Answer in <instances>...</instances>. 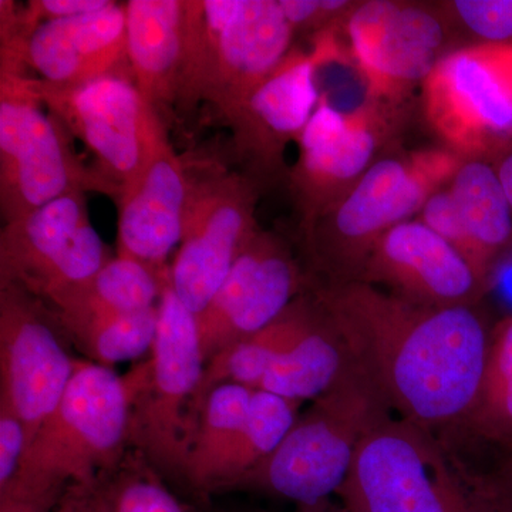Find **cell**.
<instances>
[{
    "instance_id": "6da1fadb",
    "label": "cell",
    "mask_w": 512,
    "mask_h": 512,
    "mask_svg": "<svg viewBox=\"0 0 512 512\" xmlns=\"http://www.w3.org/2000/svg\"><path fill=\"white\" fill-rule=\"evenodd\" d=\"M308 292L390 412L437 437L463 419L493 328L478 306L426 308L362 281Z\"/></svg>"
},
{
    "instance_id": "7a4b0ae2",
    "label": "cell",
    "mask_w": 512,
    "mask_h": 512,
    "mask_svg": "<svg viewBox=\"0 0 512 512\" xmlns=\"http://www.w3.org/2000/svg\"><path fill=\"white\" fill-rule=\"evenodd\" d=\"M148 370V359L126 375L77 360L62 400L30 441L18 476L0 494L62 497L70 485L93 488L130 448L131 417Z\"/></svg>"
},
{
    "instance_id": "3957f363",
    "label": "cell",
    "mask_w": 512,
    "mask_h": 512,
    "mask_svg": "<svg viewBox=\"0 0 512 512\" xmlns=\"http://www.w3.org/2000/svg\"><path fill=\"white\" fill-rule=\"evenodd\" d=\"M460 161L448 154L383 156L342 198L301 221L308 289L359 281L383 235L420 214Z\"/></svg>"
},
{
    "instance_id": "277c9868",
    "label": "cell",
    "mask_w": 512,
    "mask_h": 512,
    "mask_svg": "<svg viewBox=\"0 0 512 512\" xmlns=\"http://www.w3.org/2000/svg\"><path fill=\"white\" fill-rule=\"evenodd\" d=\"M336 497L349 512H503L436 434L393 414L357 448Z\"/></svg>"
},
{
    "instance_id": "5b68a950",
    "label": "cell",
    "mask_w": 512,
    "mask_h": 512,
    "mask_svg": "<svg viewBox=\"0 0 512 512\" xmlns=\"http://www.w3.org/2000/svg\"><path fill=\"white\" fill-rule=\"evenodd\" d=\"M392 414L353 365L299 414L274 453L241 478L234 490L285 498L296 505L330 500L345 483L367 434Z\"/></svg>"
},
{
    "instance_id": "8992f818",
    "label": "cell",
    "mask_w": 512,
    "mask_h": 512,
    "mask_svg": "<svg viewBox=\"0 0 512 512\" xmlns=\"http://www.w3.org/2000/svg\"><path fill=\"white\" fill-rule=\"evenodd\" d=\"M295 35L279 0H201L180 106L207 101L227 123L291 55Z\"/></svg>"
},
{
    "instance_id": "52a82bcc",
    "label": "cell",
    "mask_w": 512,
    "mask_h": 512,
    "mask_svg": "<svg viewBox=\"0 0 512 512\" xmlns=\"http://www.w3.org/2000/svg\"><path fill=\"white\" fill-rule=\"evenodd\" d=\"M74 191L111 198L110 188L77 157L72 136L30 86L26 67L0 59V214L3 224Z\"/></svg>"
},
{
    "instance_id": "ba28073f",
    "label": "cell",
    "mask_w": 512,
    "mask_h": 512,
    "mask_svg": "<svg viewBox=\"0 0 512 512\" xmlns=\"http://www.w3.org/2000/svg\"><path fill=\"white\" fill-rule=\"evenodd\" d=\"M49 113L93 158V171L111 200L136 184L168 140L164 117L138 90L130 74H111L80 86H55L30 76Z\"/></svg>"
},
{
    "instance_id": "9c48e42d",
    "label": "cell",
    "mask_w": 512,
    "mask_h": 512,
    "mask_svg": "<svg viewBox=\"0 0 512 512\" xmlns=\"http://www.w3.org/2000/svg\"><path fill=\"white\" fill-rule=\"evenodd\" d=\"M150 370L131 417L130 447L146 454L158 471L183 477L197 417V399L205 359L197 316L178 298L165 276L158 302L157 335Z\"/></svg>"
},
{
    "instance_id": "30bf717a",
    "label": "cell",
    "mask_w": 512,
    "mask_h": 512,
    "mask_svg": "<svg viewBox=\"0 0 512 512\" xmlns=\"http://www.w3.org/2000/svg\"><path fill=\"white\" fill-rule=\"evenodd\" d=\"M111 258L90 220L86 192H70L3 224L0 286H16L55 308Z\"/></svg>"
},
{
    "instance_id": "8fae6325",
    "label": "cell",
    "mask_w": 512,
    "mask_h": 512,
    "mask_svg": "<svg viewBox=\"0 0 512 512\" xmlns=\"http://www.w3.org/2000/svg\"><path fill=\"white\" fill-rule=\"evenodd\" d=\"M427 117L461 160L503 154L512 141V45L448 52L423 83Z\"/></svg>"
},
{
    "instance_id": "7c38bea8",
    "label": "cell",
    "mask_w": 512,
    "mask_h": 512,
    "mask_svg": "<svg viewBox=\"0 0 512 512\" xmlns=\"http://www.w3.org/2000/svg\"><path fill=\"white\" fill-rule=\"evenodd\" d=\"M262 185L244 173L195 178L171 284L195 316L214 298L239 254L258 232Z\"/></svg>"
},
{
    "instance_id": "4fadbf2b",
    "label": "cell",
    "mask_w": 512,
    "mask_h": 512,
    "mask_svg": "<svg viewBox=\"0 0 512 512\" xmlns=\"http://www.w3.org/2000/svg\"><path fill=\"white\" fill-rule=\"evenodd\" d=\"M342 23L372 99L393 106L426 82L456 37L440 5L369 0L356 3Z\"/></svg>"
},
{
    "instance_id": "5bb4252c",
    "label": "cell",
    "mask_w": 512,
    "mask_h": 512,
    "mask_svg": "<svg viewBox=\"0 0 512 512\" xmlns=\"http://www.w3.org/2000/svg\"><path fill=\"white\" fill-rule=\"evenodd\" d=\"M66 340L47 303L16 286H0V399L22 419L29 443L72 379L77 360Z\"/></svg>"
},
{
    "instance_id": "9a60e30c",
    "label": "cell",
    "mask_w": 512,
    "mask_h": 512,
    "mask_svg": "<svg viewBox=\"0 0 512 512\" xmlns=\"http://www.w3.org/2000/svg\"><path fill=\"white\" fill-rule=\"evenodd\" d=\"M387 109L389 103L370 97L346 113L320 99L296 141L298 158L289 173L302 221L342 198L383 157L394 130V113Z\"/></svg>"
},
{
    "instance_id": "2e32d148",
    "label": "cell",
    "mask_w": 512,
    "mask_h": 512,
    "mask_svg": "<svg viewBox=\"0 0 512 512\" xmlns=\"http://www.w3.org/2000/svg\"><path fill=\"white\" fill-rule=\"evenodd\" d=\"M308 291L301 259L281 235H254L197 316L205 363L222 349L266 328Z\"/></svg>"
},
{
    "instance_id": "e0dca14e",
    "label": "cell",
    "mask_w": 512,
    "mask_h": 512,
    "mask_svg": "<svg viewBox=\"0 0 512 512\" xmlns=\"http://www.w3.org/2000/svg\"><path fill=\"white\" fill-rule=\"evenodd\" d=\"M419 220L450 242L491 289L512 256V207L495 161L461 160Z\"/></svg>"
},
{
    "instance_id": "ac0fdd59",
    "label": "cell",
    "mask_w": 512,
    "mask_h": 512,
    "mask_svg": "<svg viewBox=\"0 0 512 512\" xmlns=\"http://www.w3.org/2000/svg\"><path fill=\"white\" fill-rule=\"evenodd\" d=\"M359 281L437 309L478 306L490 291L463 255L419 218L383 235Z\"/></svg>"
},
{
    "instance_id": "d6986e66",
    "label": "cell",
    "mask_w": 512,
    "mask_h": 512,
    "mask_svg": "<svg viewBox=\"0 0 512 512\" xmlns=\"http://www.w3.org/2000/svg\"><path fill=\"white\" fill-rule=\"evenodd\" d=\"M323 60L316 49L291 52L227 121L244 174L262 187L284 170L286 146L298 141L318 107L316 70Z\"/></svg>"
},
{
    "instance_id": "ffe728a7",
    "label": "cell",
    "mask_w": 512,
    "mask_h": 512,
    "mask_svg": "<svg viewBox=\"0 0 512 512\" xmlns=\"http://www.w3.org/2000/svg\"><path fill=\"white\" fill-rule=\"evenodd\" d=\"M0 55L15 57L37 79L55 86H80L130 74L126 6L113 2L86 15L42 23L20 45H0Z\"/></svg>"
},
{
    "instance_id": "44dd1931",
    "label": "cell",
    "mask_w": 512,
    "mask_h": 512,
    "mask_svg": "<svg viewBox=\"0 0 512 512\" xmlns=\"http://www.w3.org/2000/svg\"><path fill=\"white\" fill-rule=\"evenodd\" d=\"M188 165L165 144L147 170L117 201V255L165 274L168 258L183 238L192 185Z\"/></svg>"
},
{
    "instance_id": "7402d4cb",
    "label": "cell",
    "mask_w": 512,
    "mask_h": 512,
    "mask_svg": "<svg viewBox=\"0 0 512 512\" xmlns=\"http://www.w3.org/2000/svg\"><path fill=\"white\" fill-rule=\"evenodd\" d=\"M124 6L131 77L164 117L180 97L190 0H128Z\"/></svg>"
},
{
    "instance_id": "603a6c76",
    "label": "cell",
    "mask_w": 512,
    "mask_h": 512,
    "mask_svg": "<svg viewBox=\"0 0 512 512\" xmlns=\"http://www.w3.org/2000/svg\"><path fill=\"white\" fill-rule=\"evenodd\" d=\"M439 439L466 464L512 450V313L491 328L473 403Z\"/></svg>"
},
{
    "instance_id": "cb8c5ba5",
    "label": "cell",
    "mask_w": 512,
    "mask_h": 512,
    "mask_svg": "<svg viewBox=\"0 0 512 512\" xmlns=\"http://www.w3.org/2000/svg\"><path fill=\"white\" fill-rule=\"evenodd\" d=\"M318 303L306 291L266 328L232 343L205 365L194 413L200 419L202 404L212 389L225 383L258 390L268 370L312 329L319 319Z\"/></svg>"
},
{
    "instance_id": "d4e9b609",
    "label": "cell",
    "mask_w": 512,
    "mask_h": 512,
    "mask_svg": "<svg viewBox=\"0 0 512 512\" xmlns=\"http://www.w3.org/2000/svg\"><path fill=\"white\" fill-rule=\"evenodd\" d=\"M352 367L345 343L320 309L312 329L272 365L258 390L296 403L313 402L332 389Z\"/></svg>"
},
{
    "instance_id": "484cf974",
    "label": "cell",
    "mask_w": 512,
    "mask_h": 512,
    "mask_svg": "<svg viewBox=\"0 0 512 512\" xmlns=\"http://www.w3.org/2000/svg\"><path fill=\"white\" fill-rule=\"evenodd\" d=\"M255 389L225 383L202 404L183 477L197 493L217 491L222 467L239 439Z\"/></svg>"
},
{
    "instance_id": "4316f807",
    "label": "cell",
    "mask_w": 512,
    "mask_h": 512,
    "mask_svg": "<svg viewBox=\"0 0 512 512\" xmlns=\"http://www.w3.org/2000/svg\"><path fill=\"white\" fill-rule=\"evenodd\" d=\"M168 272L157 274L136 259L117 255L100 269L89 284L52 309L59 323L106 313L146 311L160 302Z\"/></svg>"
},
{
    "instance_id": "83f0119b",
    "label": "cell",
    "mask_w": 512,
    "mask_h": 512,
    "mask_svg": "<svg viewBox=\"0 0 512 512\" xmlns=\"http://www.w3.org/2000/svg\"><path fill=\"white\" fill-rule=\"evenodd\" d=\"M60 326L67 339L92 362L113 367L151 352L157 335L158 305L140 312L87 316Z\"/></svg>"
},
{
    "instance_id": "f1b7e54d",
    "label": "cell",
    "mask_w": 512,
    "mask_h": 512,
    "mask_svg": "<svg viewBox=\"0 0 512 512\" xmlns=\"http://www.w3.org/2000/svg\"><path fill=\"white\" fill-rule=\"evenodd\" d=\"M301 403L255 390L244 427L222 467L217 491L234 490L241 478L271 456L299 417Z\"/></svg>"
},
{
    "instance_id": "f546056e",
    "label": "cell",
    "mask_w": 512,
    "mask_h": 512,
    "mask_svg": "<svg viewBox=\"0 0 512 512\" xmlns=\"http://www.w3.org/2000/svg\"><path fill=\"white\" fill-rule=\"evenodd\" d=\"M93 512H190L143 451L130 447L92 488Z\"/></svg>"
},
{
    "instance_id": "4dcf8cb0",
    "label": "cell",
    "mask_w": 512,
    "mask_h": 512,
    "mask_svg": "<svg viewBox=\"0 0 512 512\" xmlns=\"http://www.w3.org/2000/svg\"><path fill=\"white\" fill-rule=\"evenodd\" d=\"M440 8L456 33L474 43L512 45V0H453Z\"/></svg>"
},
{
    "instance_id": "1f68e13d",
    "label": "cell",
    "mask_w": 512,
    "mask_h": 512,
    "mask_svg": "<svg viewBox=\"0 0 512 512\" xmlns=\"http://www.w3.org/2000/svg\"><path fill=\"white\" fill-rule=\"evenodd\" d=\"M295 33L332 28L349 15L356 3L348 0H279Z\"/></svg>"
},
{
    "instance_id": "d6a6232c",
    "label": "cell",
    "mask_w": 512,
    "mask_h": 512,
    "mask_svg": "<svg viewBox=\"0 0 512 512\" xmlns=\"http://www.w3.org/2000/svg\"><path fill=\"white\" fill-rule=\"evenodd\" d=\"M28 430L5 399H0V490L18 476L28 448Z\"/></svg>"
},
{
    "instance_id": "836d02e7",
    "label": "cell",
    "mask_w": 512,
    "mask_h": 512,
    "mask_svg": "<svg viewBox=\"0 0 512 512\" xmlns=\"http://www.w3.org/2000/svg\"><path fill=\"white\" fill-rule=\"evenodd\" d=\"M495 504L503 512H512V450L495 454L483 466L473 467Z\"/></svg>"
},
{
    "instance_id": "e575fe53",
    "label": "cell",
    "mask_w": 512,
    "mask_h": 512,
    "mask_svg": "<svg viewBox=\"0 0 512 512\" xmlns=\"http://www.w3.org/2000/svg\"><path fill=\"white\" fill-rule=\"evenodd\" d=\"M62 498L59 495L0 494V512H55Z\"/></svg>"
},
{
    "instance_id": "d590c367",
    "label": "cell",
    "mask_w": 512,
    "mask_h": 512,
    "mask_svg": "<svg viewBox=\"0 0 512 512\" xmlns=\"http://www.w3.org/2000/svg\"><path fill=\"white\" fill-rule=\"evenodd\" d=\"M55 512H93L92 488L70 485Z\"/></svg>"
},
{
    "instance_id": "8d00e7d4",
    "label": "cell",
    "mask_w": 512,
    "mask_h": 512,
    "mask_svg": "<svg viewBox=\"0 0 512 512\" xmlns=\"http://www.w3.org/2000/svg\"><path fill=\"white\" fill-rule=\"evenodd\" d=\"M495 167L512 207V146L495 160Z\"/></svg>"
},
{
    "instance_id": "74e56055",
    "label": "cell",
    "mask_w": 512,
    "mask_h": 512,
    "mask_svg": "<svg viewBox=\"0 0 512 512\" xmlns=\"http://www.w3.org/2000/svg\"><path fill=\"white\" fill-rule=\"evenodd\" d=\"M293 512H349L343 505L333 504L330 500L315 505H296Z\"/></svg>"
}]
</instances>
